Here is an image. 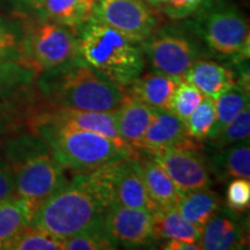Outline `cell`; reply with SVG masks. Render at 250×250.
<instances>
[{"mask_svg": "<svg viewBox=\"0 0 250 250\" xmlns=\"http://www.w3.org/2000/svg\"><path fill=\"white\" fill-rule=\"evenodd\" d=\"M108 208L90 173L74 174L36 208L29 225L64 241L102 228Z\"/></svg>", "mask_w": 250, "mask_h": 250, "instance_id": "6da1fadb", "label": "cell"}, {"mask_svg": "<svg viewBox=\"0 0 250 250\" xmlns=\"http://www.w3.org/2000/svg\"><path fill=\"white\" fill-rule=\"evenodd\" d=\"M37 86L56 107L94 111H114L125 93L95 68L76 56L72 61L42 72Z\"/></svg>", "mask_w": 250, "mask_h": 250, "instance_id": "7a4b0ae2", "label": "cell"}, {"mask_svg": "<svg viewBox=\"0 0 250 250\" xmlns=\"http://www.w3.org/2000/svg\"><path fill=\"white\" fill-rule=\"evenodd\" d=\"M2 154L11 170L15 197L28 206L31 215L67 181L65 169L36 133L18 134L8 139Z\"/></svg>", "mask_w": 250, "mask_h": 250, "instance_id": "3957f363", "label": "cell"}, {"mask_svg": "<svg viewBox=\"0 0 250 250\" xmlns=\"http://www.w3.org/2000/svg\"><path fill=\"white\" fill-rule=\"evenodd\" d=\"M34 133L40 136L65 170L88 174L109 162L133 154L101 134L76 129L37 115L31 121Z\"/></svg>", "mask_w": 250, "mask_h": 250, "instance_id": "277c9868", "label": "cell"}, {"mask_svg": "<svg viewBox=\"0 0 250 250\" xmlns=\"http://www.w3.org/2000/svg\"><path fill=\"white\" fill-rule=\"evenodd\" d=\"M77 56L122 88L137 79L145 65L140 44L93 17L77 30Z\"/></svg>", "mask_w": 250, "mask_h": 250, "instance_id": "5b68a950", "label": "cell"}, {"mask_svg": "<svg viewBox=\"0 0 250 250\" xmlns=\"http://www.w3.org/2000/svg\"><path fill=\"white\" fill-rule=\"evenodd\" d=\"M23 27V64L45 72L66 64L77 56V31L41 17Z\"/></svg>", "mask_w": 250, "mask_h": 250, "instance_id": "8992f818", "label": "cell"}, {"mask_svg": "<svg viewBox=\"0 0 250 250\" xmlns=\"http://www.w3.org/2000/svg\"><path fill=\"white\" fill-rule=\"evenodd\" d=\"M196 31L214 54L248 61L249 23L234 6L219 5L205 9L197 18Z\"/></svg>", "mask_w": 250, "mask_h": 250, "instance_id": "52a82bcc", "label": "cell"}, {"mask_svg": "<svg viewBox=\"0 0 250 250\" xmlns=\"http://www.w3.org/2000/svg\"><path fill=\"white\" fill-rule=\"evenodd\" d=\"M90 175L109 206L142 208L152 213L158 210L144 184L138 159L133 154L109 162Z\"/></svg>", "mask_w": 250, "mask_h": 250, "instance_id": "ba28073f", "label": "cell"}, {"mask_svg": "<svg viewBox=\"0 0 250 250\" xmlns=\"http://www.w3.org/2000/svg\"><path fill=\"white\" fill-rule=\"evenodd\" d=\"M140 46L152 72L179 80L203 56L201 45L189 34L173 27L154 30Z\"/></svg>", "mask_w": 250, "mask_h": 250, "instance_id": "9c48e42d", "label": "cell"}, {"mask_svg": "<svg viewBox=\"0 0 250 250\" xmlns=\"http://www.w3.org/2000/svg\"><path fill=\"white\" fill-rule=\"evenodd\" d=\"M92 17L138 44L158 26V18L145 0H94Z\"/></svg>", "mask_w": 250, "mask_h": 250, "instance_id": "30bf717a", "label": "cell"}, {"mask_svg": "<svg viewBox=\"0 0 250 250\" xmlns=\"http://www.w3.org/2000/svg\"><path fill=\"white\" fill-rule=\"evenodd\" d=\"M102 228L116 248L118 246L136 248L152 245L155 241L153 213L142 208L109 206Z\"/></svg>", "mask_w": 250, "mask_h": 250, "instance_id": "8fae6325", "label": "cell"}, {"mask_svg": "<svg viewBox=\"0 0 250 250\" xmlns=\"http://www.w3.org/2000/svg\"><path fill=\"white\" fill-rule=\"evenodd\" d=\"M184 192L208 187L210 168L196 147H170L148 152Z\"/></svg>", "mask_w": 250, "mask_h": 250, "instance_id": "7c38bea8", "label": "cell"}, {"mask_svg": "<svg viewBox=\"0 0 250 250\" xmlns=\"http://www.w3.org/2000/svg\"><path fill=\"white\" fill-rule=\"evenodd\" d=\"M35 78L23 62L0 59V132L26 107Z\"/></svg>", "mask_w": 250, "mask_h": 250, "instance_id": "4fadbf2b", "label": "cell"}, {"mask_svg": "<svg viewBox=\"0 0 250 250\" xmlns=\"http://www.w3.org/2000/svg\"><path fill=\"white\" fill-rule=\"evenodd\" d=\"M170 147H196L187 132L184 121L169 110L156 109L138 149L153 152Z\"/></svg>", "mask_w": 250, "mask_h": 250, "instance_id": "5bb4252c", "label": "cell"}, {"mask_svg": "<svg viewBox=\"0 0 250 250\" xmlns=\"http://www.w3.org/2000/svg\"><path fill=\"white\" fill-rule=\"evenodd\" d=\"M246 230L237 212L220 208L203 228L199 246L205 250H239L246 248Z\"/></svg>", "mask_w": 250, "mask_h": 250, "instance_id": "9a60e30c", "label": "cell"}, {"mask_svg": "<svg viewBox=\"0 0 250 250\" xmlns=\"http://www.w3.org/2000/svg\"><path fill=\"white\" fill-rule=\"evenodd\" d=\"M41 115L56 123L101 134L103 137L114 140L120 146L130 148L129 146L125 145L118 134L116 124H115L114 111H94L56 107L54 110L43 112Z\"/></svg>", "mask_w": 250, "mask_h": 250, "instance_id": "2e32d148", "label": "cell"}, {"mask_svg": "<svg viewBox=\"0 0 250 250\" xmlns=\"http://www.w3.org/2000/svg\"><path fill=\"white\" fill-rule=\"evenodd\" d=\"M155 110V108L131 98L127 94H125L120 107L114 110L118 134L125 145L129 146L133 152L138 149L140 140L147 130Z\"/></svg>", "mask_w": 250, "mask_h": 250, "instance_id": "e0dca14e", "label": "cell"}, {"mask_svg": "<svg viewBox=\"0 0 250 250\" xmlns=\"http://www.w3.org/2000/svg\"><path fill=\"white\" fill-rule=\"evenodd\" d=\"M180 83L176 78L166 76V74L147 73L134 79L127 85V95L139 100L145 104L155 109L169 110L171 99Z\"/></svg>", "mask_w": 250, "mask_h": 250, "instance_id": "ac0fdd59", "label": "cell"}, {"mask_svg": "<svg viewBox=\"0 0 250 250\" xmlns=\"http://www.w3.org/2000/svg\"><path fill=\"white\" fill-rule=\"evenodd\" d=\"M199 89L204 96L217 100L235 83L234 74L219 62L198 59L188 68L182 78Z\"/></svg>", "mask_w": 250, "mask_h": 250, "instance_id": "d6986e66", "label": "cell"}, {"mask_svg": "<svg viewBox=\"0 0 250 250\" xmlns=\"http://www.w3.org/2000/svg\"><path fill=\"white\" fill-rule=\"evenodd\" d=\"M138 161L144 184L158 208H176L183 192L170 179L167 171L149 155L145 159H138Z\"/></svg>", "mask_w": 250, "mask_h": 250, "instance_id": "ffe728a7", "label": "cell"}, {"mask_svg": "<svg viewBox=\"0 0 250 250\" xmlns=\"http://www.w3.org/2000/svg\"><path fill=\"white\" fill-rule=\"evenodd\" d=\"M153 233L155 240H181L198 245L202 236V230L184 218L176 208H158L153 212Z\"/></svg>", "mask_w": 250, "mask_h": 250, "instance_id": "44dd1931", "label": "cell"}, {"mask_svg": "<svg viewBox=\"0 0 250 250\" xmlns=\"http://www.w3.org/2000/svg\"><path fill=\"white\" fill-rule=\"evenodd\" d=\"M220 208V198L208 187L184 192L176 205L183 217L201 230Z\"/></svg>", "mask_w": 250, "mask_h": 250, "instance_id": "7402d4cb", "label": "cell"}, {"mask_svg": "<svg viewBox=\"0 0 250 250\" xmlns=\"http://www.w3.org/2000/svg\"><path fill=\"white\" fill-rule=\"evenodd\" d=\"M94 0H43L41 17L77 31L92 17Z\"/></svg>", "mask_w": 250, "mask_h": 250, "instance_id": "603a6c76", "label": "cell"}, {"mask_svg": "<svg viewBox=\"0 0 250 250\" xmlns=\"http://www.w3.org/2000/svg\"><path fill=\"white\" fill-rule=\"evenodd\" d=\"M211 158V166L221 179H250L249 139L218 149Z\"/></svg>", "mask_w": 250, "mask_h": 250, "instance_id": "cb8c5ba5", "label": "cell"}, {"mask_svg": "<svg viewBox=\"0 0 250 250\" xmlns=\"http://www.w3.org/2000/svg\"><path fill=\"white\" fill-rule=\"evenodd\" d=\"M249 90L235 83L215 100V120L208 139L213 140L228 124L249 107Z\"/></svg>", "mask_w": 250, "mask_h": 250, "instance_id": "d4e9b609", "label": "cell"}, {"mask_svg": "<svg viewBox=\"0 0 250 250\" xmlns=\"http://www.w3.org/2000/svg\"><path fill=\"white\" fill-rule=\"evenodd\" d=\"M30 219L28 206L15 196L0 201V249H5L30 224Z\"/></svg>", "mask_w": 250, "mask_h": 250, "instance_id": "484cf974", "label": "cell"}, {"mask_svg": "<svg viewBox=\"0 0 250 250\" xmlns=\"http://www.w3.org/2000/svg\"><path fill=\"white\" fill-rule=\"evenodd\" d=\"M6 250H64V241L28 225L5 247Z\"/></svg>", "mask_w": 250, "mask_h": 250, "instance_id": "4316f807", "label": "cell"}, {"mask_svg": "<svg viewBox=\"0 0 250 250\" xmlns=\"http://www.w3.org/2000/svg\"><path fill=\"white\" fill-rule=\"evenodd\" d=\"M215 120V100L204 96L202 102L184 121L187 132L192 140L203 142L208 139Z\"/></svg>", "mask_w": 250, "mask_h": 250, "instance_id": "83f0119b", "label": "cell"}, {"mask_svg": "<svg viewBox=\"0 0 250 250\" xmlns=\"http://www.w3.org/2000/svg\"><path fill=\"white\" fill-rule=\"evenodd\" d=\"M23 27L0 17V59L23 62Z\"/></svg>", "mask_w": 250, "mask_h": 250, "instance_id": "f1b7e54d", "label": "cell"}, {"mask_svg": "<svg viewBox=\"0 0 250 250\" xmlns=\"http://www.w3.org/2000/svg\"><path fill=\"white\" fill-rule=\"evenodd\" d=\"M204 99L202 92L186 80H180L171 99L169 111L186 121Z\"/></svg>", "mask_w": 250, "mask_h": 250, "instance_id": "f546056e", "label": "cell"}, {"mask_svg": "<svg viewBox=\"0 0 250 250\" xmlns=\"http://www.w3.org/2000/svg\"><path fill=\"white\" fill-rule=\"evenodd\" d=\"M249 137L250 108L247 107L213 140H211V145L215 149H220L228 145H232V144L249 139Z\"/></svg>", "mask_w": 250, "mask_h": 250, "instance_id": "4dcf8cb0", "label": "cell"}, {"mask_svg": "<svg viewBox=\"0 0 250 250\" xmlns=\"http://www.w3.org/2000/svg\"><path fill=\"white\" fill-rule=\"evenodd\" d=\"M116 249L103 228L83 232L64 240V250H111Z\"/></svg>", "mask_w": 250, "mask_h": 250, "instance_id": "1f68e13d", "label": "cell"}, {"mask_svg": "<svg viewBox=\"0 0 250 250\" xmlns=\"http://www.w3.org/2000/svg\"><path fill=\"white\" fill-rule=\"evenodd\" d=\"M227 205L230 210L243 212L249 208L250 182L247 179H233L228 183L226 191Z\"/></svg>", "mask_w": 250, "mask_h": 250, "instance_id": "d6a6232c", "label": "cell"}, {"mask_svg": "<svg viewBox=\"0 0 250 250\" xmlns=\"http://www.w3.org/2000/svg\"><path fill=\"white\" fill-rule=\"evenodd\" d=\"M208 0H167L161 11L170 20H184L198 12Z\"/></svg>", "mask_w": 250, "mask_h": 250, "instance_id": "836d02e7", "label": "cell"}, {"mask_svg": "<svg viewBox=\"0 0 250 250\" xmlns=\"http://www.w3.org/2000/svg\"><path fill=\"white\" fill-rule=\"evenodd\" d=\"M14 184L5 156L0 153V201L14 197Z\"/></svg>", "mask_w": 250, "mask_h": 250, "instance_id": "e575fe53", "label": "cell"}, {"mask_svg": "<svg viewBox=\"0 0 250 250\" xmlns=\"http://www.w3.org/2000/svg\"><path fill=\"white\" fill-rule=\"evenodd\" d=\"M162 249L165 250H202V247L198 243H190L181 240H168L165 243Z\"/></svg>", "mask_w": 250, "mask_h": 250, "instance_id": "d590c367", "label": "cell"}, {"mask_svg": "<svg viewBox=\"0 0 250 250\" xmlns=\"http://www.w3.org/2000/svg\"><path fill=\"white\" fill-rule=\"evenodd\" d=\"M12 2L19 6L20 8L27 9V11H33L39 15L43 5V0H12Z\"/></svg>", "mask_w": 250, "mask_h": 250, "instance_id": "8d00e7d4", "label": "cell"}, {"mask_svg": "<svg viewBox=\"0 0 250 250\" xmlns=\"http://www.w3.org/2000/svg\"><path fill=\"white\" fill-rule=\"evenodd\" d=\"M147 4L151 6L152 8H156V9H160L162 8V6L165 5V2L167 1V0H145Z\"/></svg>", "mask_w": 250, "mask_h": 250, "instance_id": "74e56055", "label": "cell"}]
</instances>
